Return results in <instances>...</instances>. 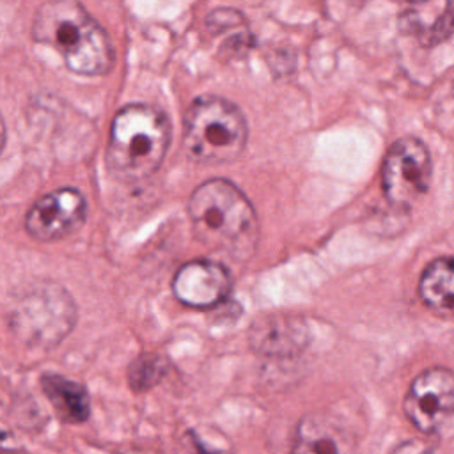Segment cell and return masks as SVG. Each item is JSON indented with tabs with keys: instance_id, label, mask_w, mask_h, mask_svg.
<instances>
[{
	"instance_id": "10",
	"label": "cell",
	"mask_w": 454,
	"mask_h": 454,
	"mask_svg": "<svg viewBox=\"0 0 454 454\" xmlns=\"http://www.w3.org/2000/svg\"><path fill=\"white\" fill-rule=\"evenodd\" d=\"M41 388L60 420L67 424H80L87 420L90 403L83 385L60 374L46 372L41 378Z\"/></svg>"
},
{
	"instance_id": "6",
	"label": "cell",
	"mask_w": 454,
	"mask_h": 454,
	"mask_svg": "<svg viewBox=\"0 0 454 454\" xmlns=\"http://www.w3.org/2000/svg\"><path fill=\"white\" fill-rule=\"evenodd\" d=\"M404 413L422 433L452 440L454 438V371L433 367L419 374L406 397Z\"/></svg>"
},
{
	"instance_id": "17",
	"label": "cell",
	"mask_w": 454,
	"mask_h": 454,
	"mask_svg": "<svg viewBox=\"0 0 454 454\" xmlns=\"http://www.w3.org/2000/svg\"><path fill=\"white\" fill-rule=\"evenodd\" d=\"M353 2H355V4H364L365 0H353Z\"/></svg>"
},
{
	"instance_id": "2",
	"label": "cell",
	"mask_w": 454,
	"mask_h": 454,
	"mask_svg": "<svg viewBox=\"0 0 454 454\" xmlns=\"http://www.w3.org/2000/svg\"><path fill=\"white\" fill-rule=\"evenodd\" d=\"M32 37L53 46L76 74L99 76L114 66L108 34L78 0L43 2L34 14Z\"/></svg>"
},
{
	"instance_id": "13",
	"label": "cell",
	"mask_w": 454,
	"mask_h": 454,
	"mask_svg": "<svg viewBox=\"0 0 454 454\" xmlns=\"http://www.w3.org/2000/svg\"><path fill=\"white\" fill-rule=\"evenodd\" d=\"M344 442L342 431L328 417L309 415L298 424L293 449L300 452H340L348 449Z\"/></svg>"
},
{
	"instance_id": "16",
	"label": "cell",
	"mask_w": 454,
	"mask_h": 454,
	"mask_svg": "<svg viewBox=\"0 0 454 454\" xmlns=\"http://www.w3.org/2000/svg\"><path fill=\"white\" fill-rule=\"evenodd\" d=\"M408 2H411V4H422V2H426V0H408Z\"/></svg>"
},
{
	"instance_id": "14",
	"label": "cell",
	"mask_w": 454,
	"mask_h": 454,
	"mask_svg": "<svg viewBox=\"0 0 454 454\" xmlns=\"http://www.w3.org/2000/svg\"><path fill=\"white\" fill-rule=\"evenodd\" d=\"M422 46H436L454 35V0L445 2V9L431 25H420L413 28Z\"/></svg>"
},
{
	"instance_id": "1",
	"label": "cell",
	"mask_w": 454,
	"mask_h": 454,
	"mask_svg": "<svg viewBox=\"0 0 454 454\" xmlns=\"http://www.w3.org/2000/svg\"><path fill=\"white\" fill-rule=\"evenodd\" d=\"M195 236L234 261L254 255L259 241L257 215L245 193L227 179H209L188 200Z\"/></svg>"
},
{
	"instance_id": "5",
	"label": "cell",
	"mask_w": 454,
	"mask_h": 454,
	"mask_svg": "<svg viewBox=\"0 0 454 454\" xmlns=\"http://www.w3.org/2000/svg\"><path fill=\"white\" fill-rule=\"evenodd\" d=\"M71 296L53 282L28 286L9 312L11 330L27 344L50 348L59 344L74 325Z\"/></svg>"
},
{
	"instance_id": "7",
	"label": "cell",
	"mask_w": 454,
	"mask_h": 454,
	"mask_svg": "<svg viewBox=\"0 0 454 454\" xmlns=\"http://www.w3.org/2000/svg\"><path fill=\"white\" fill-rule=\"evenodd\" d=\"M431 183V156L427 147L404 137L392 144L381 168V188L387 200L397 209H408L422 197Z\"/></svg>"
},
{
	"instance_id": "8",
	"label": "cell",
	"mask_w": 454,
	"mask_h": 454,
	"mask_svg": "<svg viewBox=\"0 0 454 454\" xmlns=\"http://www.w3.org/2000/svg\"><path fill=\"white\" fill-rule=\"evenodd\" d=\"M85 218V197L66 186L43 195L32 204L25 218V229L39 241H57L74 232Z\"/></svg>"
},
{
	"instance_id": "11",
	"label": "cell",
	"mask_w": 454,
	"mask_h": 454,
	"mask_svg": "<svg viewBox=\"0 0 454 454\" xmlns=\"http://www.w3.org/2000/svg\"><path fill=\"white\" fill-rule=\"evenodd\" d=\"M419 294L433 312L454 316V257H438L427 264L419 282Z\"/></svg>"
},
{
	"instance_id": "12",
	"label": "cell",
	"mask_w": 454,
	"mask_h": 454,
	"mask_svg": "<svg viewBox=\"0 0 454 454\" xmlns=\"http://www.w3.org/2000/svg\"><path fill=\"white\" fill-rule=\"evenodd\" d=\"M303 342V326H298L296 321L286 316L264 317L259 323H254L252 328V344L257 351L273 355V353H291L298 351Z\"/></svg>"
},
{
	"instance_id": "3",
	"label": "cell",
	"mask_w": 454,
	"mask_h": 454,
	"mask_svg": "<svg viewBox=\"0 0 454 454\" xmlns=\"http://www.w3.org/2000/svg\"><path fill=\"white\" fill-rule=\"evenodd\" d=\"M170 144L167 115L151 105H128L114 117L106 167L121 183H140L161 165Z\"/></svg>"
},
{
	"instance_id": "9",
	"label": "cell",
	"mask_w": 454,
	"mask_h": 454,
	"mask_svg": "<svg viewBox=\"0 0 454 454\" xmlns=\"http://www.w3.org/2000/svg\"><path fill=\"white\" fill-rule=\"evenodd\" d=\"M229 271L215 261H190L181 266L174 277L172 289L179 301L188 307L206 309L227 298L231 293Z\"/></svg>"
},
{
	"instance_id": "4",
	"label": "cell",
	"mask_w": 454,
	"mask_h": 454,
	"mask_svg": "<svg viewBox=\"0 0 454 454\" xmlns=\"http://www.w3.org/2000/svg\"><path fill=\"white\" fill-rule=\"evenodd\" d=\"M247 121L229 99L200 96L186 110L183 147L202 165H222L236 160L247 144Z\"/></svg>"
},
{
	"instance_id": "15",
	"label": "cell",
	"mask_w": 454,
	"mask_h": 454,
	"mask_svg": "<svg viewBox=\"0 0 454 454\" xmlns=\"http://www.w3.org/2000/svg\"><path fill=\"white\" fill-rule=\"evenodd\" d=\"M163 372L165 369L158 356H140L129 369V381L135 388L144 390L154 385Z\"/></svg>"
}]
</instances>
